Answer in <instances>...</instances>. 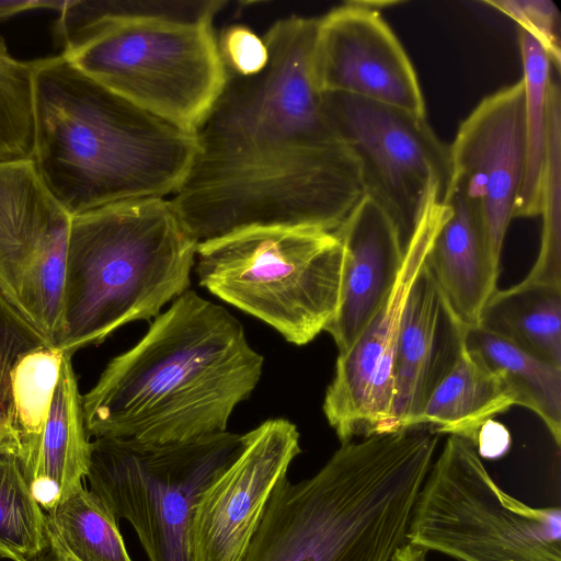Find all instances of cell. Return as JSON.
<instances>
[{
    "mask_svg": "<svg viewBox=\"0 0 561 561\" xmlns=\"http://www.w3.org/2000/svg\"><path fill=\"white\" fill-rule=\"evenodd\" d=\"M318 18L290 15L262 36L265 68L227 69L195 128L191 165L170 201L198 243L252 227L334 232L364 196L359 164L337 136L312 67Z\"/></svg>",
    "mask_w": 561,
    "mask_h": 561,
    "instance_id": "1",
    "label": "cell"
},
{
    "mask_svg": "<svg viewBox=\"0 0 561 561\" xmlns=\"http://www.w3.org/2000/svg\"><path fill=\"white\" fill-rule=\"evenodd\" d=\"M262 369L238 319L187 289L82 396L85 432L154 444L222 433Z\"/></svg>",
    "mask_w": 561,
    "mask_h": 561,
    "instance_id": "2",
    "label": "cell"
},
{
    "mask_svg": "<svg viewBox=\"0 0 561 561\" xmlns=\"http://www.w3.org/2000/svg\"><path fill=\"white\" fill-rule=\"evenodd\" d=\"M33 163L71 216L140 198H170L196 149L195 130L84 75L62 55L34 60Z\"/></svg>",
    "mask_w": 561,
    "mask_h": 561,
    "instance_id": "3",
    "label": "cell"
},
{
    "mask_svg": "<svg viewBox=\"0 0 561 561\" xmlns=\"http://www.w3.org/2000/svg\"><path fill=\"white\" fill-rule=\"evenodd\" d=\"M439 439L425 426L374 434L307 479L284 478L242 561H391Z\"/></svg>",
    "mask_w": 561,
    "mask_h": 561,
    "instance_id": "4",
    "label": "cell"
},
{
    "mask_svg": "<svg viewBox=\"0 0 561 561\" xmlns=\"http://www.w3.org/2000/svg\"><path fill=\"white\" fill-rule=\"evenodd\" d=\"M221 0H68L61 54L140 107L195 130L227 69L214 27Z\"/></svg>",
    "mask_w": 561,
    "mask_h": 561,
    "instance_id": "5",
    "label": "cell"
},
{
    "mask_svg": "<svg viewBox=\"0 0 561 561\" xmlns=\"http://www.w3.org/2000/svg\"><path fill=\"white\" fill-rule=\"evenodd\" d=\"M197 242L170 198L110 204L71 217L55 347L73 355L149 320L188 289Z\"/></svg>",
    "mask_w": 561,
    "mask_h": 561,
    "instance_id": "6",
    "label": "cell"
},
{
    "mask_svg": "<svg viewBox=\"0 0 561 561\" xmlns=\"http://www.w3.org/2000/svg\"><path fill=\"white\" fill-rule=\"evenodd\" d=\"M342 261L334 232L273 226L198 242L194 266L201 286L300 346L334 318Z\"/></svg>",
    "mask_w": 561,
    "mask_h": 561,
    "instance_id": "7",
    "label": "cell"
},
{
    "mask_svg": "<svg viewBox=\"0 0 561 561\" xmlns=\"http://www.w3.org/2000/svg\"><path fill=\"white\" fill-rule=\"evenodd\" d=\"M407 542L457 561H561V511L507 494L477 447L449 435L417 493Z\"/></svg>",
    "mask_w": 561,
    "mask_h": 561,
    "instance_id": "8",
    "label": "cell"
},
{
    "mask_svg": "<svg viewBox=\"0 0 561 561\" xmlns=\"http://www.w3.org/2000/svg\"><path fill=\"white\" fill-rule=\"evenodd\" d=\"M245 433L222 432L154 444L91 442L89 490L116 519H126L148 561H192L190 527L202 493L238 457Z\"/></svg>",
    "mask_w": 561,
    "mask_h": 561,
    "instance_id": "9",
    "label": "cell"
},
{
    "mask_svg": "<svg viewBox=\"0 0 561 561\" xmlns=\"http://www.w3.org/2000/svg\"><path fill=\"white\" fill-rule=\"evenodd\" d=\"M322 95L337 136L357 159L364 194L389 216L407 250L430 187L448 199L449 146L425 116L345 93Z\"/></svg>",
    "mask_w": 561,
    "mask_h": 561,
    "instance_id": "10",
    "label": "cell"
},
{
    "mask_svg": "<svg viewBox=\"0 0 561 561\" xmlns=\"http://www.w3.org/2000/svg\"><path fill=\"white\" fill-rule=\"evenodd\" d=\"M70 222L33 160L0 162V293L51 346L64 325Z\"/></svg>",
    "mask_w": 561,
    "mask_h": 561,
    "instance_id": "11",
    "label": "cell"
},
{
    "mask_svg": "<svg viewBox=\"0 0 561 561\" xmlns=\"http://www.w3.org/2000/svg\"><path fill=\"white\" fill-rule=\"evenodd\" d=\"M449 213V205L433 184L391 293L353 345L337 356L323 413L341 444L394 431L393 367L401 314L412 283Z\"/></svg>",
    "mask_w": 561,
    "mask_h": 561,
    "instance_id": "12",
    "label": "cell"
},
{
    "mask_svg": "<svg viewBox=\"0 0 561 561\" xmlns=\"http://www.w3.org/2000/svg\"><path fill=\"white\" fill-rule=\"evenodd\" d=\"M449 150V196L456 193L469 205L492 260L500 265L526 169L523 79L481 100L459 125Z\"/></svg>",
    "mask_w": 561,
    "mask_h": 561,
    "instance_id": "13",
    "label": "cell"
},
{
    "mask_svg": "<svg viewBox=\"0 0 561 561\" xmlns=\"http://www.w3.org/2000/svg\"><path fill=\"white\" fill-rule=\"evenodd\" d=\"M238 457L199 496L190 527L192 561H242L277 484L301 453L285 419L245 433Z\"/></svg>",
    "mask_w": 561,
    "mask_h": 561,
    "instance_id": "14",
    "label": "cell"
},
{
    "mask_svg": "<svg viewBox=\"0 0 561 561\" xmlns=\"http://www.w3.org/2000/svg\"><path fill=\"white\" fill-rule=\"evenodd\" d=\"M312 67L322 93H345L425 116L415 69L377 2H346L318 18Z\"/></svg>",
    "mask_w": 561,
    "mask_h": 561,
    "instance_id": "15",
    "label": "cell"
},
{
    "mask_svg": "<svg viewBox=\"0 0 561 561\" xmlns=\"http://www.w3.org/2000/svg\"><path fill=\"white\" fill-rule=\"evenodd\" d=\"M467 328L425 262L408 293L393 367V430L410 427L463 354Z\"/></svg>",
    "mask_w": 561,
    "mask_h": 561,
    "instance_id": "16",
    "label": "cell"
},
{
    "mask_svg": "<svg viewBox=\"0 0 561 561\" xmlns=\"http://www.w3.org/2000/svg\"><path fill=\"white\" fill-rule=\"evenodd\" d=\"M334 233L343 250L340 298L324 331L341 354L391 293L407 250L392 220L365 194Z\"/></svg>",
    "mask_w": 561,
    "mask_h": 561,
    "instance_id": "17",
    "label": "cell"
},
{
    "mask_svg": "<svg viewBox=\"0 0 561 561\" xmlns=\"http://www.w3.org/2000/svg\"><path fill=\"white\" fill-rule=\"evenodd\" d=\"M90 451L72 356L64 354L45 427L36 440L16 454L30 490L44 512L83 488Z\"/></svg>",
    "mask_w": 561,
    "mask_h": 561,
    "instance_id": "18",
    "label": "cell"
},
{
    "mask_svg": "<svg viewBox=\"0 0 561 561\" xmlns=\"http://www.w3.org/2000/svg\"><path fill=\"white\" fill-rule=\"evenodd\" d=\"M450 213L430 248L425 264L454 312L477 327L482 308L497 289L500 265L488 250L481 228L465 199L451 193Z\"/></svg>",
    "mask_w": 561,
    "mask_h": 561,
    "instance_id": "19",
    "label": "cell"
},
{
    "mask_svg": "<svg viewBox=\"0 0 561 561\" xmlns=\"http://www.w3.org/2000/svg\"><path fill=\"white\" fill-rule=\"evenodd\" d=\"M514 404L515 397L503 378L465 350L410 426H428L477 446L482 426Z\"/></svg>",
    "mask_w": 561,
    "mask_h": 561,
    "instance_id": "20",
    "label": "cell"
},
{
    "mask_svg": "<svg viewBox=\"0 0 561 561\" xmlns=\"http://www.w3.org/2000/svg\"><path fill=\"white\" fill-rule=\"evenodd\" d=\"M478 325L561 367V287L519 282L496 289L482 308Z\"/></svg>",
    "mask_w": 561,
    "mask_h": 561,
    "instance_id": "21",
    "label": "cell"
},
{
    "mask_svg": "<svg viewBox=\"0 0 561 561\" xmlns=\"http://www.w3.org/2000/svg\"><path fill=\"white\" fill-rule=\"evenodd\" d=\"M465 346L503 378L516 404L542 420L560 447L561 367L530 355L479 325L467 328Z\"/></svg>",
    "mask_w": 561,
    "mask_h": 561,
    "instance_id": "22",
    "label": "cell"
},
{
    "mask_svg": "<svg viewBox=\"0 0 561 561\" xmlns=\"http://www.w3.org/2000/svg\"><path fill=\"white\" fill-rule=\"evenodd\" d=\"M48 541L75 561H133L116 517L84 486L45 512Z\"/></svg>",
    "mask_w": 561,
    "mask_h": 561,
    "instance_id": "23",
    "label": "cell"
},
{
    "mask_svg": "<svg viewBox=\"0 0 561 561\" xmlns=\"http://www.w3.org/2000/svg\"><path fill=\"white\" fill-rule=\"evenodd\" d=\"M526 99L527 159L514 218L537 217L548 138V92L551 61L539 42L518 28Z\"/></svg>",
    "mask_w": 561,
    "mask_h": 561,
    "instance_id": "24",
    "label": "cell"
},
{
    "mask_svg": "<svg viewBox=\"0 0 561 561\" xmlns=\"http://www.w3.org/2000/svg\"><path fill=\"white\" fill-rule=\"evenodd\" d=\"M539 253L524 284L561 287V92L551 79L548 92V138L542 171Z\"/></svg>",
    "mask_w": 561,
    "mask_h": 561,
    "instance_id": "25",
    "label": "cell"
},
{
    "mask_svg": "<svg viewBox=\"0 0 561 561\" xmlns=\"http://www.w3.org/2000/svg\"><path fill=\"white\" fill-rule=\"evenodd\" d=\"M48 546L44 510L33 496L15 454H0V556L34 561Z\"/></svg>",
    "mask_w": 561,
    "mask_h": 561,
    "instance_id": "26",
    "label": "cell"
},
{
    "mask_svg": "<svg viewBox=\"0 0 561 561\" xmlns=\"http://www.w3.org/2000/svg\"><path fill=\"white\" fill-rule=\"evenodd\" d=\"M62 355L64 353L55 346L36 348L23 354L10 371L19 449L36 440L45 427L59 378Z\"/></svg>",
    "mask_w": 561,
    "mask_h": 561,
    "instance_id": "27",
    "label": "cell"
},
{
    "mask_svg": "<svg viewBox=\"0 0 561 561\" xmlns=\"http://www.w3.org/2000/svg\"><path fill=\"white\" fill-rule=\"evenodd\" d=\"M34 148V60L12 57L0 37V162L32 160Z\"/></svg>",
    "mask_w": 561,
    "mask_h": 561,
    "instance_id": "28",
    "label": "cell"
},
{
    "mask_svg": "<svg viewBox=\"0 0 561 561\" xmlns=\"http://www.w3.org/2000/svg\"><path fill=\"white\" fill-rule=\"evenodd\" d=\"M51 346L0 293V435L16 444L10 371L25 353Z\"/></svg>",
    "mask_w": 561,
    "mask_h": 561,
    "instance_id": "29",
    "label": "cell"
},
{
    "mask_svg": "<svg viewBox=\"0 0 561 561\" xmlns=\"http://www.w3.org/2000/svg\"><path fill=\"white\" fill-rule=\"evenodd\" d=\"M514 20L519 28L535 37L547 53L557 71L561 64V16L557 5L549 0H484Z\"/></svg>",
    "mask_w": 561,
    "mask_h": 561,
    "instance_id": "30",
    "label": "cell"
},
{
    "mask_svg": "<svg viewBox=\"0 0 561 561\" xmlns=\"http://www.w3.org/2000/svg\"><path fill=\"white\" fill-rule=\"evenodd\" d=\"M219 50L227 69L240 76L260 73L268 61L263 37L249 26H228L218 37Z\"/></svg>",
    "mask_w": 561,
    "mask_h": 561,
    "instance_id": "31",
    "label": "cell"
},
{
    "mask_svg": "<svg viewBox=\"0 0 561 561\" xmlns=\"http://www.w3.org/2000/svg\"><path fill=\"white\" fill-rule=\"evenodd\" d=\"M511 444L507 430L492 420L488 421L479 432L477 451L483 458H497L505 454Z\"/></svg>",
    "mask_w": 561,
    "mask_h": 561,
    "instance_id": "32",
    "label": "cell"
},
{
    "mask_svg": "<svg viewBox=\"0 0 561 561\" xmlns=\"http://www.w3.org/2000/svg\"><path fill=\"white\" fill-rule=\"evenodd\" d=\"M68 0H0V20L12 15L38 9L60 12Z\"/></svg>",
    "mask_w": 561,
    "mask_h": 561,
    "instance_id": "33",
    "label": "cell"
},
{
    "mask_svg": "<svg viewBox=\"0 0 561 561\" xmlns=\"http://www.w3.org/2000/svg\"><path fill=\"white\" fill-rule=\"evenodd\" d=\"M391 561H427V551L407 542L397 550Z\"/></svg>",
    "mask_w": 561,
    "mask_h": 561,
    "instance_id": "34",
    "label": "cell"
},
{
    "mask_svg": "<svg viewBox=\"0 0 561 561\" xmlns=\"http://www.w3.org/2000/svg\"><path fill=\"white\" fill-rule=\"evenodd\" d=\"M34 561H75L62 550L49 542L44 552Z\"/></svg>",
    "mask_w": 561,
    "mask_h": 561,
    "instance_id": "35",
    "label": "cell"
},
{
    "mask_svg": "<svg viewBox=\"0 0 561 561\" xmlns=\"http://www.w3.org/2000/svg\"><path fill=\"white\" fill-rule=\"evenodd\" d=\"M18 454V446L13 442L0 435V454Z\"/></svg>",
    "mask_w": 561,
    "mask_h": 561,
    "instance_id": "36",
    "label": "cell"
}]
</instances>
